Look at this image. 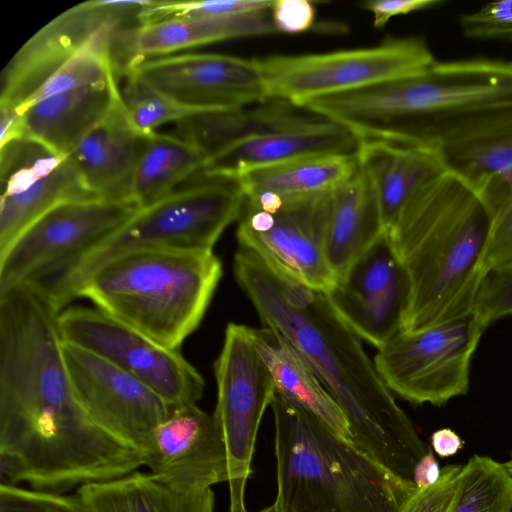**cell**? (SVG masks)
<instances>
[{
    "label": "cell",
    "instance_id": "13",
    "mask_svg": "<svg viewBox=\"0 0 512 512\" xmlns=\"http://www.w3.org/2000/svg\"><path fill=\"white\" fill-rule=\"evenodd\" d=\"M138 209L132 201L94 197L56 205L0 255V290L80 257L115 232Z\"/></svg>",
    "mask_w": 512,
    "mask_h": 512
},
{
    "label": "cell",
    "instance_id": "22",
    "mask_svg": "<svg viewBox=\"0 0 512 512\" xmlns=\"http://www.w3.org/2000/svg\"><path fill=\"white\" fill-rule=\"evenodd\" d=\"M122 100L119 79L69 90L22 109L24 138L70 154Z\"/></svg>",
    "mask_w": 512,
    "mask_h": 512
},
{
    "label": "cell",
    "instance_id": "4",
    "mask_svg": "<svg viewBox=\"0 0 512 512\" xmlns=\"http://www.w3.org/2000/svg\"><path fill=\"white\" fill-rule=\"evenodd\" d=\"M410 282L403 331L473 312L487 269L490 218L476 191L445 168L408 200L388 231Z\"/></svg>",
    "mask_w": 512,
    "mask_h": 512
},
{
    "label": "cell",
    "instance_id": "17",
    "mask_svg": "<svg viewBox=\"0 0 512 512\" xmlns=\"http://www.w3.org/2000/svg\"><path fill=\"white\" fill-rule=\"evenodd\" d=\"M358 147V138L335 122L272 106L255 111L249 131L210 156L200 173L239 179L301 158L353 154Z\"/></svg>",
    "mask_w": 512,
    "mask_h": 512
},
{
    "label": "cell",
    "instance_id": "38",
    "mask_svg": "<svg viewBox=\"0 0 512 512\" xmlns=\"http://www.w3.org/2000/svg\"><path fill=\"white\" fill-rule=\"evenodd\" d=\"M460 24L471 38H512V0L488 3L463 15Z\"/></svg>",
    "mask_w": 512,
    "mask_h": 512
},
{
    "label": "cell",
    "instance_id": "26",
    "mask_svg": "<svg viewBox=\"0 0 512 512\" xmlns=\"http://www.w3.org/2000/svg\"><path fill=\"white\" fill-rule=\"evenodd\" d=\"M248 334L272 375L276 393L352 441L343 411L298 350L270 327H248Z\"/></svg>",
    "mask_w": 512,
    "mask_h": 512
},
{
    "label": "cell",
    "instance_id": "11",
    "mask_svg": "<svg viewBox=\"0 0 512 512\" xmlns=\"http://www.w3.org/2000/svg\"><path fill=\"white\" fill-rule=\"evenodd\" d=\"M332 192L282 198L271 212L245 201L237 220L239 248L280 277L326 293L336 282L325 255Z\"/></svg>",
    "mask_w": 512,
    "mask_h": 512
},
{
    "label": "cell",
    "instance_id": "14",
    "mask_svg": "<svg viewBox=\"0 0 512 512\" xmlns=\"http://www.w3.org/2000/svg\"><path fill=\"white\" fill-rule=\"evenodd\" d=\"M149 1L92 0L77 4L38 30L6 64L0 105L24 103L48 78L100 32L138 26Z\"/></svg>",
    "mask_w": 512,
    "mask_h": 512
},
{
    "label": "cell",
    "instance_id": "16",
    "mask_svg": "<svg viewBox=\"0 0 512 512\" xmlns=\"http://www.w3.org/2000/svg\"><path fill=\"white\" fill-rule=\"evenodd\" d=\"M122 75L198 110H239L268 101L253 58L206 52L171 54L130 60Z\"/></svg>",
    "mask_w": 512,
    "mask_h": 512
},
{
    "label": "cell",
    "instance_id": "6",
    "mask_svg": "<svg viewBox=\"0 0 512 512\" xmlns=\"http://www.w3.org/2000/svg\"><path fill=\"white\" fill-rule=\"evenodd\" d=\"M221 276L213 250L144 249L99 266L76 298L178 350L202 321Z\"/></svg>",
    "mask_w": 512,
    "mask_h": 512
},
{
    "label": "cell",
    "instance_id": "30",
    "mask_svg": "<svg viewBox=\"0 0 512 512\" xmlns=\"http://www.w3.org/2000/svg\"><path fill=\"white\" fill-rule=\"evenodd\" d=\"M490 218V237L485 266L512 260V149L488 160L487 174L469 183Z\"/></svg>",
    "mask_w": 512,
    "mask_h": 512
},
{
    "label": "cell",
    "instance_id": "44",
    "mask_svg": "<svg viewBox=\"0 0 512 512\" xmlns=\"http://www.w3.org/2000/svg\"><path fill=\"white\" fill-rule=\"evenodd\" d=\"M504 464H505L507 470L512 475V454H511V458L508 461H506Z\"/></svg>",
    "mask_w": 512,
    "mask_h": 512
},
{
    "label": "cell",
    "instance_id": "37",
    "mask_svg": "<svg viewBox=\"0 0 512 512\" xmlns=\"http://www.w3.org/2000/svg\"><path fill=\"white\" fill-rule=\"evenodd\" d=\"M0 512H89L82 499L54 491L0 485Z\"/></svg>",
    "mask_w": 512,
    "mask_h": 512
},
{
    "label": "cell",
    "instance_id": "32",
    "mask_svg": "<svg viewBox=\"0 0 512 512\" xmlns=\"http://www.w3.org/2000/svg\"><path fill=\"white\" fill-rule=\"evenodd\" d=\"M512 475L504 463L472 456L459 473L447 512H511Z\"/></svg>",
    "mask_w": 512,
    "mask_h": 512
},
{
    "label": "cell",
    "instance_id": "40",
    "mask_svg": "<svg viewBox=\"0 0 512 512\" xmlns=\"http://www.w3.org/2000/svg\"><path fill=\"white\" fill-rule=\"evenodd\" d=\"M277 32L303 33L311 29L316 18V8L308 0H276L270 9Z\"/></svg>",
    "mask_w": 512,
    "mask_h": 512
},
{
    "label": "cell",
    "instance_id": "1",
    "mask_svg": "<svg viewBox=\"0 0 512 512\" xmlns=\"http://www.w3.org/2000/svg\"><path fill=\"white\" fill-rule=\"evenodd\" d=\"M57 313L25 283L0 290V452L34 489L117 479L143 454L95 425L75 399Z\"/></svg>",
    "mask_w": 512,
    "mask_h": 512
},
{
    "label": "cell",
    "instance_id": "21",
    "mask_svg": "<svg viewBox=\"0 0 512 512\" xmlns=\"http://www.w3.org/2000/svg\"><path fill=\"white\" fill-rule=\"evenodd\" d=\"M146 136L130 125L121 100L69 154L87 193L132 201L133 176Z\"/></svg>",
    "mask_w": 512,
    "mask_h": 512
},
{
    "label": "cell",
    "instance_id": "15",
    "mask_svg": "<svg viewBox=\"0 0 512 512\" xmlns=\"http://www.w3.org/2000/svg\"><path fill=\"white\" fill-rule=\"evenodd\" d=\"M62 354L75 399L88 418L144 455L172 405L89 351L62 341Z\"/></svg>",
    "mask_w": 512,
    "mask_h": 512
},
{
    "label": "cell",
    "instance_id": "9",
    "mask_svg": "<svg viewBox=\"0 0 512 512\" xmlns=\"http://www.w3.org/2000/svg\"><path fill=\"white\" fill-rule=\"evenodd\" d=\"M485 329L471 312L422 330H400L373 361L392 393L441 406L468 392L471 360Z\"/></svg>",
    "mask_w": 512,
    "mask_h": 512
},
{
    "label": "cell",
    "instance_id": "2",
    "mask_svg": "<svg viewBox=\"0 0 512 512\" xmlns=\"http://www.w3.org/2000/svg\"><path fill=\"white\" fill-rule=\"evenodd\" d=\"M234 274L264 326L281 333L314 369L343 411L352 441L396 476L412 481L429 447L326 293L280 277L241 248Z\"/></svg>",
    "mask_w": 512,
    "mask_h": 512
},
{
    "label": "cell",
    "instance_id": "8",
    "mask_svg": "<svg viewBox=\"0 0 512 512\" xmlns=\"http://www.w3.org/2000/svg\"><path fill=\"white\" fill-rule=\"evenodd\" d=\"M267 100L299 107L311 99L351 92L418 73L436 59L419 37H388L363 48L253 58Z\"/></svg>",
    "mask_w": 512,
    "mask_h": 512
},
{
    "label": "cell",
    "instance_id": "43",
    "mask_svg": "<svg viewBox=\"0 0 512 512\" xmlns=\"http://www.w3.org/2000/svg\"><path fill=\"white\" fill-rule=\"evenodd\" d=\"M432 449L442 458L455 455L464 446L460 436L449 428L435 431L431 436Z\"/></svg>",
    "mask_w": 512,
    "mask_h": 512
},
{
    "label": "cell",
    "instance_id": "5",
    "mask_svg": "<svg viewBox=\"0 0 512 512\" xmlns=\"http://www.w3.org/2000/svg\"><path fill=\"white\" fill-rule=\"evenodd\" d=\"M277 494L268 512H401L418 489L275 393Z\"/></svg>",
    "mask_w": 512,
    "mask_h": 512
},
{
    "label": "cell",
    "instance_id": "36",
    "mask_svg": "<svg viewBox=\"0 0 512 512\" xmlns=\"http://www.w3.org/2000/svg\"><path fill=\"white\" fill-rule=\"evenodd\" d=\"M473 312L486 328L493 322L512 315V260L487 271Z\"/></svg>",
    "mask_w": 512,
    "mask_h": 512
},
{
    "label": "cell",
    "instance_id": "25",
    "mask_svg": "<svg viewBox=\"0 0 512 512\" xmlns=\"http://www.w3.org/2000/svg\"><path fill=\"white\" fill-rule=\"evenodd\" d=\"M384 231L375 189L358 163L356 172L332 192L325 255L336 280Z\"/></svg>",
    "mask_w": 512,
    "mask_h": 512
},
{
    "label": "cell",
    "instance_id": "23",
    "mask_svg": "<svg viewBox=\"0 0 512 512\" xmlns=\"http://www.w3.org/2000/svg\"><path fill=\"white\" fill-rule=\"evenodd\" d=\"M357 158L375 189L386 231L413 194L446 168L435 150L393 140H359Z\"/></svg>",
    "mask_w": 512,
    "mask_h": 512
},
{
    "label": "cell",
    "instance_id": "3",
    "mask_svg": "<svg viewBox=\"0 0 512 512\" xmlns=\"http://www.w3.org/2000/svg\"><path fill=\"white\" fill-rule=\"evenodd\" d=\"M315 109L359 140L410 143L440 155L512 110V61L436 60L409 76L321 97Z\"/></svg>",
    "mask_w": 512,
    "mask_h": 512
},
{
    "label": "cell",
    "instance_id": "7",
    "mask_svg": "<svg viewBox=\"0 0 512 512\" xmlns=\"http://www.w3.org/2000/svg\"><path fill=\"white\" fill-rule=\"evenodd\" d=\"M192 183L139 208L122 226L57 271L59 286L75 294L105 262L144 249L212 250L224 230L238 220L245 192L237 178L199 173Z\"/></svg>",
    "mask_w": 512,
    "mask_h": 512
},
{
    "label": "cell",
    "instance_id": "41",
    "mask_svg": "<svg viewBox=\"0 0 512 512\" xmlns=\"http://www.w3.org/2000/svg\"><path fill=\"white\" fill-rule=\"evenodd\" d=\"M441 4L438 0H369L362 7L373 15V26L383 28L387 22L398 15L409 14Z\"/></svg>",
    "mask_w": 512,
    "mask_h": 512
},
{
    "label": "cell",
    "instance_id": "45",
    "mask_svg": "<svg viewBox=\"0 0 512 512\" xmlns=\"http://www.w3.org/2000/svg\"><path fill=\"white\" fill-rule=\"evenodd\" d=\"M265 512H268V511H265Z\"/></svg>",
    "mask_w": 512,
    "mask_h": 512
},
{
    "label": "cell",
    "instance_id": "24",
    "mask_svg": "<svg viewBox=\"0 0 512 512\" xmlns=\"http://www.w3.org/2000/svg\"><path fill=\"white\" fill-rule=\"evenodd\" d=\"M89 512H213L211 487H191L170 478L135 471L79 486Z\"/></svg>",
    "mask_w": 512,
    "mask_h": 512
},
{
    "label": "cell",
    "instance_id": "42",
    "mask_svg": "<svg viewBox=\"0 0 512 512\" xmlns=\"http://www.w3.org/2000/svg\"><path fill=\"white\" fill-rule=\"evenodd\" d=\"M440 475L441 469L432 447H429L428 452L417 462L412 480L418 488H422L436 483Z\"/></svg>",
    "mask_w": 512,
    "mask_h": 512
},
{
    "label": "cell",
    "instance_id": "35",
    "mask_svg": "<svg viewBox=\"0 0 512 512\" xmlns=\"http://www.w3.org/2000/svg\"><path fill=\"white\" fill-rule=\"evenodd\" d=\"M273 0L149 1L140 14V24L170 19L222 17L268 11Z\"/></svg>",
    "mask_w": 512,
    "mask_h": 512
},
{
    "label": "cell",
    "instance_id": "12",
    "mask_svg": "<svg viewBox=\"0 0 512 512\" xmlns=\"http://www.w3.org/2000/svg\"><path fill=\"white\" fill-rule=\"evenodd\" d=\"M63 342L89 351L148 386L168 404L196 403L201 374L181 355L99 308L72 307L57 315Z\"/></svg>",
    "mask_w": 512,
    "mask_h": 512
},
{
    "label": "cell",
    "instance_id": "28",
    "mask_svg": "<svg viewBox=\"0 0 512 512\" xmlns=\"http://www.w3.org/2000/svg\"><path fill=\"white\" fill-rule=\"evenodd\" d=\"M357 169V152L321 155L255 170L239 180L246 196L270 192L289 199L331 192Z\"/></svg>",
    "mask_w": 512,
    "mask_h": 512
},
{
    "label": "cell",
    "instance_id": "31",
    "mask_svg": "<svg viewBox=\"0 0 512 512\" xmlns=\"http://www.w3.org/2000/svg\"><path fill=\"white\" fill-rule=\"evenodd\" d=\"M118 32L107 29L97 34L16 109L62 92L120 79L122 74L114 55Z\"/></svg>",
    "mask_w": 512,
    "mask_h": 512
},
{
    "label": "cell",
    "instance_id": "33",
    "mask_svg": "<svg viewBox=\"0 0 512 512\" xmlns=\"http://www.w3.org/2000/svg\"><path fill=\"white\" fill-rule=\"evenodd\" d=\"M176 135L196 146L207 159L248 132L253 116L245 109L203 110L174 124Z\"/></svg>",
    "mask_w": 512,
    "mask_h": 512
},
{
    "label": "cell",
    "instance_id": "39",
    "mask_svg": "<svg viewBox=\"0 0 512 512\" xmlns=\"http://www.w3.org/2000/svg\"><path fill=\"white\" fill-rule=\"evenodd\" d=\"M463 465L449 464L441 469L438 481L418 488L401 512H447L453 500L459 473Z\"/></svg>",
    "mask_w": 512,
    "mask_h": 512
},
{
    "label": "cell",
    "instance_id": "19",
    "mask_svg": "<svg viewBox=\"0 0 512 512\" xmlns=\"http://www.w3.org/2000/svg\"><path fill=\"white\" fill-rule=\"evenodd\" d=\"M144 466L191 487L228 482L226 450L213 415L196 403L172 406L154 432Z\"/></svg>",
    "mask_w": 512,
    "mask_h": 512
},
{
    "label": "cell",
    "instance_id": "10",
    "mask_svg": "<svg viewBox=\"0 0 512 512\" xmlns=\"http://www.w3.org/2000/svg\"><path fill=\"white\" fill-rule=\"evenodd\" d=\"M217 402L213 418L225 446L229 512H248L245 487L262 416L276 393L275 383L248 334V326L229 323L214 363Z\"/></svg>",
    "mask_w": 512,
    "mask_h": 512
},
{
    "label": "cell",
    "instance_id": "34",
    "mask_svg": "<svg viewBox=\"0 0 512 512\" xmlns=\"http://www.w3.org/2000/svg\"><path fill=\"white\" fill-rule=\"evenodd\" d=\"M121 97L130 125L148 135L162 125L177 122L203 110L187 107L147 87L136 79L124 76Z\"/></svg>",
    "mask_w": 512,
    "mask_h": 512
},
{
    "label": "cell",
    "instance_id": "27",
    "mask_svg": "<svg viewBox=\"0 0 512 512\" xmlns=\"http://www.w3.org/2000/svg\"><path fill=\"white\" fill-rule=\"evenodd\" d=\"M207 156L178 135L157 131L145 138L131 186V200L146 207L200 173Z\"/></svg>",
    "mask_w": 512,
    "mask_h": 512
},
{
    "label": "cell",
    "instance_id": "29",
    "mask_svg": "<svg viewBox=\"0 0 512 512\" xmlns=\"http://www.w3.org/2000/svg\"><path fill=\"white\" fill-rule=\"evenodd\" d=\"M408 274L390 234L382 235L367 248L326 292L330 298L374 303L408 289Z\"/></svg>",
    "mask_w": 512,
    "mask_h": 512
},
{
    "label": "cell",
    "instance_id": "18",
    "mask_svg": "<svg viewBox=\"0 0 512 512\" xmlns=\"http://www.w3.org/2000/svg\"><path fill=\"white\" fill-rule=\"evenodd\" d=\"M0 176V255L56 205L93 197L82 186L69 154L28 138L0 146Z\"/></svg>",
    "mask_w": 512,
    "mask_h": 512
},
{
    "label": "cell",
    "instance_id": "20",
    "mask_svg": "<svg viewBox=\"0 0 512 512\" xmlns=\"http://www.w3.org/2000/svg\"><path fill=\"white\" fill-rule=\"evenodd\" d=\"M275 32L270 10L222 17L170 19L118 32L114 55L123 69L133 59L171 55L225 40Z\"/></svg>",
    "mask_w": 512,
    "mask_h": 512
}]
</instances>
